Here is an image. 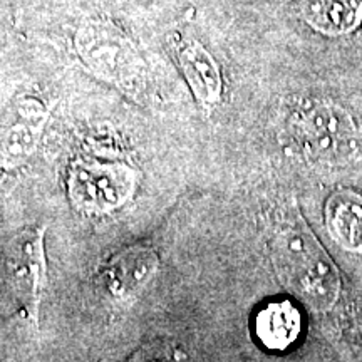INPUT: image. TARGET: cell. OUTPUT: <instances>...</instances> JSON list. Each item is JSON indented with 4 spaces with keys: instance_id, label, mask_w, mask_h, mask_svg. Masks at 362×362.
<instances>
[{
    "instance_id": "1",
    "label": "cell",
    "mask_w": 362,
    "mask_h": 362,
    "mask_svg": "<svg viewBox=\"0 0 362 362\" xmlns=\"http://www.w3.org/2000/svg\"><path fill=\"white\" fill-rule=\"evenodd\" d=\"M274 262L287 284L310 304L327 307L336 300L337 272L305 226L288 225L275 235Z\"/></svg>"
},
{
    "instance_id": "2",
    "label": "cell",
    "mask_w": 362,
    "mask_h": 362,
    "mask_svg": "<svg viewBox=\"0 0 362 362\" xmlns=\"http://www.w3.org/2000/svg\"><path fill=\"white\" fill-rule=\"evenodd\" d=\"M74 49L99 79L131 93L141 84L144 64L134 44L112 22L88 21L76 30Z\"/></svg>"
},
{
    "instance_id": "3",
    "label": "cell",
    "mask_w": 362,
    "mask_h": 362,
    "mask_svg": "<svg viewBox=\"0 0 362 362\" xmlns=\"http://www.w3.org/2000/svg\"><path fill=\"white\" fill-rule=\"evenodd\" d=\"M44 226L27 228L12 240L7 257V277L30 320L37 322L39 305L47 280Z\"/></svg>"
},
{
    "instance_id": "4",
    "label": "cell",
    "mask_w": 362,
    "mask_h": 362,
    "mask_svg": "<svg viewBox=\"0 0 362 362\" xmlns=\"http://www.w3.org/2000/svg\"><path fill=\"white\" fill-rule=\"evenodd\" d=\"M134 175L124 165L81 163L72 170L71 194L76 202L94 210H111L129 198Z\"/></svg>"
},
{
    "instance_id": "5",
    "label": "cell",
    "mask_w": 362,
    "mask_h": 362,
    "mask_svg": "<svg viewBox=\"0 0 362 362\" xmlns=\"http://www.w3.org/2000/svg\"><path fill=\"white\" fill-rule=\"evenodd\" d=\"M178 62L197 101L203 107H215L221 101L223 84L214 56L200 42L193 40L180 47Z\"/></svg>"
},
{
    "instance_id": "6",
    "label": "cell",
    "mask_w": 362,
    "mask_h": 362,
    "mask_svg": "<svg viewBox=\"0 0 362 362\" xmlns=\"http://www.w3.org/2000/svg\"><path fill=\"white\" fill-rule=\"evenodd\" d=\"M302 330V317L288 300L272 302L259 310L255 319V332L267 349L284 351L298 339Z\"/></svg>"
},
{
    "instance_id": "7",
    "label": "cell",
    "mask_w": 362,
    "mask_h": 362,
    "mask_svg": "<svg viewBox=\"0 0 362 362\" xmlns=\"http://www.w3.org/2000/svg\"><path fill=\"white\" fill-rule=\"evenodd\" d=\"M302 17L325 35L354 30L362 19V0H302Z\"/></svg>"
},
{
    "instance_id": "8",
    "label": "cell",
    "mask_w": 362,
    "mask_h": 362,
    "mask_svg": "<svg viewBox=\"0 0 362 362\" xmlns=\"http://www.w3.org/2000/svg\"><path fill=\"white\" fill-rule=\"evenodd\" d=\"M304 131L312 146L319 153H334L354 133L347 112L334 106H319L304 119Z\"/></svg>"
},
{
    "instance_id": "9",
    "label": "cell",
    "mask_w": 362,
    "mask_h": 362,
    "mask_svg": "<svg viewBox=\"0 0 362 362\" xmlns=\"http://www.w3.org/2000/svg\"><path fill=\"white\" fill-rule=\"evenodd\" d=\"M156 269V255L146 248L124 253L112 260L110 280L115 292L129 293L141 288Z\"/></svg>"
},
{
    "instance_id": "10",
    "label": "cell",
    "mask_w": 362,
    "mask_h": 362,
    "mask_svg": "<svg viewBox=\"0 0 362 362\" xmlns=\"http://www.w3.org/2000/svg\"><path fill=\"white\" fill-rule=\"evenodd\" d=\"M329 223L332 232L347 247L362 245V200L354 194H339L329 205Z\"/></svg>"
},
{
    "instance_id": "11",
    "label": "cell",
    "mask_w": 362,
    "mask_h": 362,
    "mask_svg": "<svg viewBox=\"0 0 362 362\" xmlns=\"http://www.w3.org/2000/svg\"><path fill=\"white\" fill-rule=\"evenodd\" d=\"M47 121V117L42 119H29L24 117V121H19L13 126H11L6 133H4L2 139V161L4 166L12 168V166L21 165L25 161L37 146L40 133Z\"/></svg>"
},
{
    "instance_id": "12",
    "label": "cell",
    "mask_w": 362,
    "mask_h": 362,
    "mask_svg": "<svg viewBox=\"0 0 362 362\" xmlns=\"http://www.w3.org/2000/svg\"><path fill=\"white\" fill-rule=\"evenodd\" d=\"M139 362H183V359L170 347H151L139 352Z\"/></svg>"
}]
</instances>
